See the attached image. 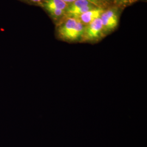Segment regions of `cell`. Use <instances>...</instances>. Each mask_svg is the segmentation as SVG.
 Masks as SVG:
<instances>
[{
    "mask_svg": "<svg viewBox=\"0 0 147 147\" xmlns=\"http://www.w3.org/2000/svg\"><path fill=\"white\" fill-rule=\"evenodd\" d=\"M105 34L114 30L118 25L119 18L118 12L114 8L108 9L103 11L100 16Z\"/></svg>",
    "mask_w": 147,
    "mask_h": 147,
    "instance_id": "277c9868",
    "label": "cell"
},
{
    "mask_svg": "<svg viewBox=\"0 0 147 147\" xmlns=\"http://www.w3.org/2000/svg\"><path fill=\"white\" fill-rule=\"evenodd\" d=\"M95 7V5L87 0H76L69 5L65 10V15L77 19L86 11Z\"/></svg>",
    "mask_w": 147,
    "mask_h": 147,
    "instance_id": "3957f363",
    "label": "cell"
},
{
    "mask_svg": "<svg viewBox=\"0 0 147 147\" xmlns=\"http://www.w3.org/2000/svg\"><path fill=\"white\" fill-rule=\"evenodd\" d=\"M68 5L63 0H44L41 7L44 9L49 8L60 9L65 11Z\"/></svg>",
    "mask_w": 147,
    "mask_h": 147,
    "instance_id": "8992f818",
    "label": "cell"
},
{
    "mask_svg": "<svg viewBox=\"0 0 147 147\" xmlns=\"http://www.w3.org/2000/svg\"><path fill=\"white\" fill-rule=\"evenodd\" d=\"M84 26L79 19L68 17L58 26L57 36L59 39L67 42H81Z\"/></svg>",
    "mask_w": 147,
    "mask_h": 147,
    "instance_id": "6da1fadb",
    "label": "cell"
},
{
    "mask_svg": "<svg viewBox=\"0 0 147 147\" xmlns=\"http://www.w3.org/2000/svg\"><path fill=\"white\" fill-rule=\"evenodd\" d=\"M104 11V9L96 7L92 9L86 11L77 19L86 26L100 18Z\"/></svg>",
    "mask_w": 147,
    "mask_h": 147,
    "instance_id": "5b68a950",
    "label": "cell"
},
{
    "mask_svg": "<svg viewBox=\"0 0 147 147\" xmlns=\"http://www.w3.org/2000/svg\"><path fill=\"white\" fill-rule=\"evenodd\" d=\"M116 5L122 8L126 7L136 2L137 0H112Z\"/></svg>",
    "mask_w": 147,
    "mask_h": 147,
    "instance_id": "ba28073f",
    "label": "cell"
},
{
    "mask_svg": "<svg viewBox=\"0 0 147 147\" xmlns=\"http://www.w3.org/2000/svg\"><path fill=\"white\" fill-rule=\"evenodd\" d=\"M105 34L100 17L84 26L81 42H96Z\"/></svg>",
    "mask_w": 147,
    "mask_h": 147,
    "instance_id": "7a4b0ae2",
    "label": "cell"
},
{
    "mask_svg": "<svg viewBox=\"0 0 147 147\" xmlns=\"http://www.w3.org/2000/svg\"><path fill=\"white\" fill-rule=\"evenodd\" d=\"M27 3L41 6L44 0H20Z\"/></svg>",
    "mask_w": 147,
    "mask_h": 147,
    "instance_id": "9c48e42d",
    "label": "cell"
},
{
    "mask_svg": "<svg viewBox=\"0 0 147 147\" xmlns=\"http://www.w3.org/2000/svg\"><path fill=\"white\" fill-rule=\"evenodd\" d=\"M63 1L69 5L71 4V3L74 2L75 1H76V0H63Z\"/></svg>",
    "mask_w": 147,
    "mask_h": 147,
    "instance_id": "30bf717a",
    "label": "cell"
},
{
    "mask_svg": "<svg viewBox=\"0 0 147 147\" xmlns=\"http://www.w3.org/2000/svg\"><path fill=\"white\" fill-rule=\"evenodd\" d=\"M93 5H95L96 7L104 8L106 7L109 4H110V1L112 0H87Z\"/></svg>",
    "mask_w": 147,
    "mask_h": 147,
    "instance_id": "52a82bcc",
    "label": "cell"
}]
</instances>
